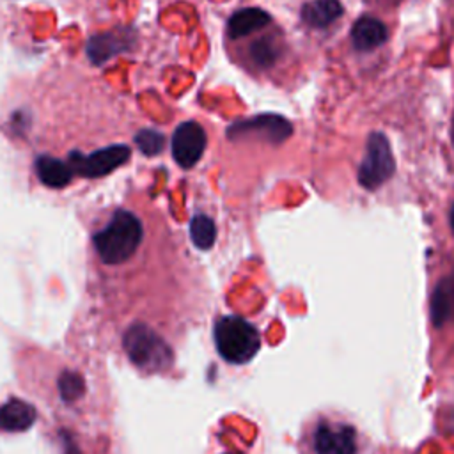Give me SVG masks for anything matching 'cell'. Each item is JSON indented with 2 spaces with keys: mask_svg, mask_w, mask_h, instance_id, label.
<instances>
[{
  "mask_svg": "<svg viewBox=\"0 0 454 454\" xmlns=\"http://www.w3.org/2000/svg\"><path fill=\"white\" fill-rule=\"evenodd\" d=\"M131 151L128 145H108L103 149H98L90 154H82L73 151L69 154V165L73 172L83 176V177H101L110 174L114 168L121 167L128 161Z\"/></svg>",
  "mask_w": 454,
  "mask_h": 454,
  "instance_id": "6",
  "label": "cell"
},
{
  "mask_svg": "<svg viewBox=\"0 0 454 454\" xmlns=\"http://www.w3.org/2000/svg\"><path fill=\"white\" fill-rule=\"evenodd\" d=\"M137 43V32L131 27H115L108 32L94 34L85 46L87 57L92 64L101 66L115 55L131 51Z\"/></svg>",
  "mask_w": 454,
  "mask_h": 454,
  "instance_id": "7",
  "label": "cell"
},
{
  "mask_svg": "<svg viewBox=\"0 0 454 454\" xmlns=\"http://www.w3.org/2000/svg\"><path fill=\"white\" fill-rule=\"evenodd\" d=\"M215 344L218 353L232 364L248 362L261 346L257 330L238 316H223L215 323L213 330Z\"/></svg>",
  "mask_w": 454,
  "mask_h": 454,
  "instance_id": "2",
  "label": "cell"
},
{
  "mask_svg": "<svg viewBox=\"0 0 454 454\" xmlns=\"http://www.w3.org/2000/svg\"><path fill=\"white\" fill-rule=\"evenodd\" d=\"M316 454H355V431L346 424L323 422L314 431Z\"/></svg>",
  "mask_w": 454,
  "mask_h": 454,
  "instance_id": "9",
  "label": "cell"
},
{
  "mask_svg": "<svg viewBox=\"0 0 454 454\" xmlns=\"http://www.w3.org/2000/svg\"><path fill=\"white\" fill-rule=\"evenodd\" d=\"M35 422V408L21 399H9L0 406L2 431H25Z\"/></svg>",
  "mask_w": 454,
  "mask_h": 454,
  "instance_id": "13",
  "label": "cell"
},
{
  "mask_svg": "<svg viewBox=\"0 0 454 454\" xmlns=\"http://www.w3.org/2000/svg\"><path fill=\"white\" fill-rule=\"evenodd\" d=\"M190 232H192V239L193 243L206 250L213 245L215 241V236H216V231H215V223L211 222V218L204 216V215H197L192 223H190Z\"/></svg>",
  "mask_w": 454,
  "mask_h": 454,
  "instance_id": "17",
  "label": "cell"
},
{
  "mask_svg": "<svg viewBox=\"0 0 454 454\" xmlns=\"http://www.w3.org/2000/svg\"><path fill=\"white\" fill-rule=\"evenodd\" d=\"M449 220H450V229H452V232H454V204H452V207H450V215H449Z\"/></svg>",
  "mask_w": 454,
  "mask_h": 454,
  "instance_id": "20",
  "label": "cell"
},
{
  "mask_svg": "<svg viewBox=\"0 0 454 454\" xmlns=\"http://www.w3.org/2000/svg\"><path fill=\"white\" fill-rule=\"evenodd\" d=\"M35 174L43 184L50 188H64L73 177V168L62 160L43 154L35 160Z\"/></svg>",
  "mask_w": 454,
  "mask_h": 454,
  "instance_id": "15",
  "label": "cell"
},
{
  "mask_svg": "<svg viewBox=\"0 0 454 454\" xmlns=\"http://www.w3.org/2000/svg\"><path fill=\"white\" fill-rule=\"evenodd\" d=\"M450 140H452V147H454V114H452V129H450Z\"/></svg>",
  "mask_w": 454,
  "mask_h": 454,
  "instance_id": "21",
  "label": "cell"
},
{
  "mask_svg": "<svg viewBox=\"0 0 454 454\" xmlns=\"http://www.w3.org/2000/svg\"><path fill=\"white\" fill-rule=\"evenodd\" d=\"M431 319L436 326L454 321V271L443 277L431 294Z\"/></svg>",
  "mask_w": 454,
  "mask_h": 454,
  "instance_id": "12",
  "label": "cell"
},
{
  "mask_svg": "<svg viewBox=\"0 0 454 454\" xmlns=\"http://www.w3.org/2000/svg\"><path fill=\"white\" fill-rule=\"evenodd\" d=\"M142 241L140 220L124 209L114 213L105 229L94 236V247L98 255L106 264L126 262L138 248Z\"/></svg>",
  "mask_w": 454,
  "mask_h": 454,
  "instance_id": "1",
  "label": "cell"
},
{
  "mask_svg": "<svg viewBox=\"0 0 454 454\" xmlns=\"http://www.w3.org/2000/svg\"><path fill=\"white\" fill-rule=\"evenodd\" d=\"M342 5L339 0H312L301 5V21L312 28H325L339 20Z\"/></svg>",
  "mask_w": 454,
  "mask_h": 454,
  "instance_id": "14",
  "label": "cell"
},
{
  "mask_svg": "<svg viewBox=\"0 0 454 454\" xmlns=\"http://www.w3.org/2000/svg\"><path fill=\"white\" fill-rule=\"evenodd\" d=\"M59 388H60L62 399L74 401L76 397H80L83 394V380L80 374L66 372L59 380Z\"/></svg>",
  "mask_w": 454,
  "mask_h": 454,
  "instance_id": "19",
  "label": "cell"
},
{
  "mask_svg": "<svg viewBox=\"0 0 454 454\" xmlns=\"http://www.w3.org/2000/svg\"><path fill=\"white\" fill-rule=\"evenodd\" d=\"M394 172L395 160L388 138L380 131H372L367 137L365 153L356 172L360 186L365 190H376L383 183H387L394 176Z\"/></svg>",
  "mask_w": 454,
  "mask_h": 454,
  "instance_id": "3",
  "label": "cell"
},
{
  "mask_svg": "<svg viewBox=\"0 0 454 454\" xmlns=\"http://www.w3.org/2000/svg\"><path fill=\"white\" fill-rule=\"evenodd\" d=\"M248 57L259 69L271 67L280 57V44L273 35L257 37L248 48Z\"/></svg>",
  "mask_w": 454,
  "mask_h": 454,
  "instance_id": "16",
  "label": "cell"
},
{
  "mask_svg": "<svg viewBox=\"0 0 454 454\" xmlns=\"http://www.w3.org/2000/svg\"><path fill=\"white\" fill-rule=\"evenodd\" d=\"M172 156L183 168H192L204 154L206 131L195 121L181 122L172 133Z\"/></svg>",
  "mask_w": 454,
  "mask_h": 454,
  "instance_id": "8",
  "label": "cell"
},
{
  "mask_svg": "<svg viewBox=\"0 0 454 454\" xmlns=\"http://www.w3.org/2000/svg\"><path fill=\"white\" fill-rule=\"evenodd\" d=\"M387 27L372 16L358 18L351 27V41L358 51H369L387 41Z\"/></svg>",
  "mask_w": 454,
  "mask_h": 454,
  "instance_id": "10",
  "label": "cell"
},
{
  "mask_svg": "<svg viewBox=\"0 0 454 454\" xmlns=\"http://www.w3.org/2000/svg\"><path fill=\"white\" fill-rule=\"evenodd\" d=\"M124 349L131 362L145 371H160L172 362L170 348L145 325H133L126 332Z\"/></svg>",
  "mask_w": 454,
  "mask_h": 454,
  "instance_id": "4",
  "label": "cell"
},
{
  "mask_svg": "<svg viewBox=\"0 0 454 454\" xmlns=\"http://www.w3.org/2000/svg\"><path fill=\"white\" fill-rule=\"evenodd\" d=\"M271 21V16L261 7H245L236 11L227 23V34L231 39L247 37Z\"/></svg>",
  "mask_w": 454,
  "mask_h": 454,
  "instance_id": "11",
  "label": "cell"
},
{
  "mask_svg": "<svg viewBox=\"0 0 454 454\" xmlns=\"http://www.w3.org/2000/svg\"><path fill=\"white\" fill-rule=\"evenodd\" d=\"M293 135V124L278 114H257L254 117L239 119L227 128L231 140H243L254 137L270 144H282Z\"/></svg>",
  "mask_w": 454,
  "mask_h": 454,
  "instance_id": "5",
  "label": "cell"
},
{
  "mask_svg": "<svg viewBox=\"0 0 454 454\" xmlns=\"http://www.w3.org/2000/svg\"><path fill=\"white\" fill-rule=\"evenodd\" d=\"M135 144L140 149V153H144L145 156H156L165 147V135L156 129L144 128V129L137 131Z\"/></svg>",
  "mask_w": 454,
  "mask_h": 454,
  "instance_id": "18",
  "label": "cell"
}]
</instances>
